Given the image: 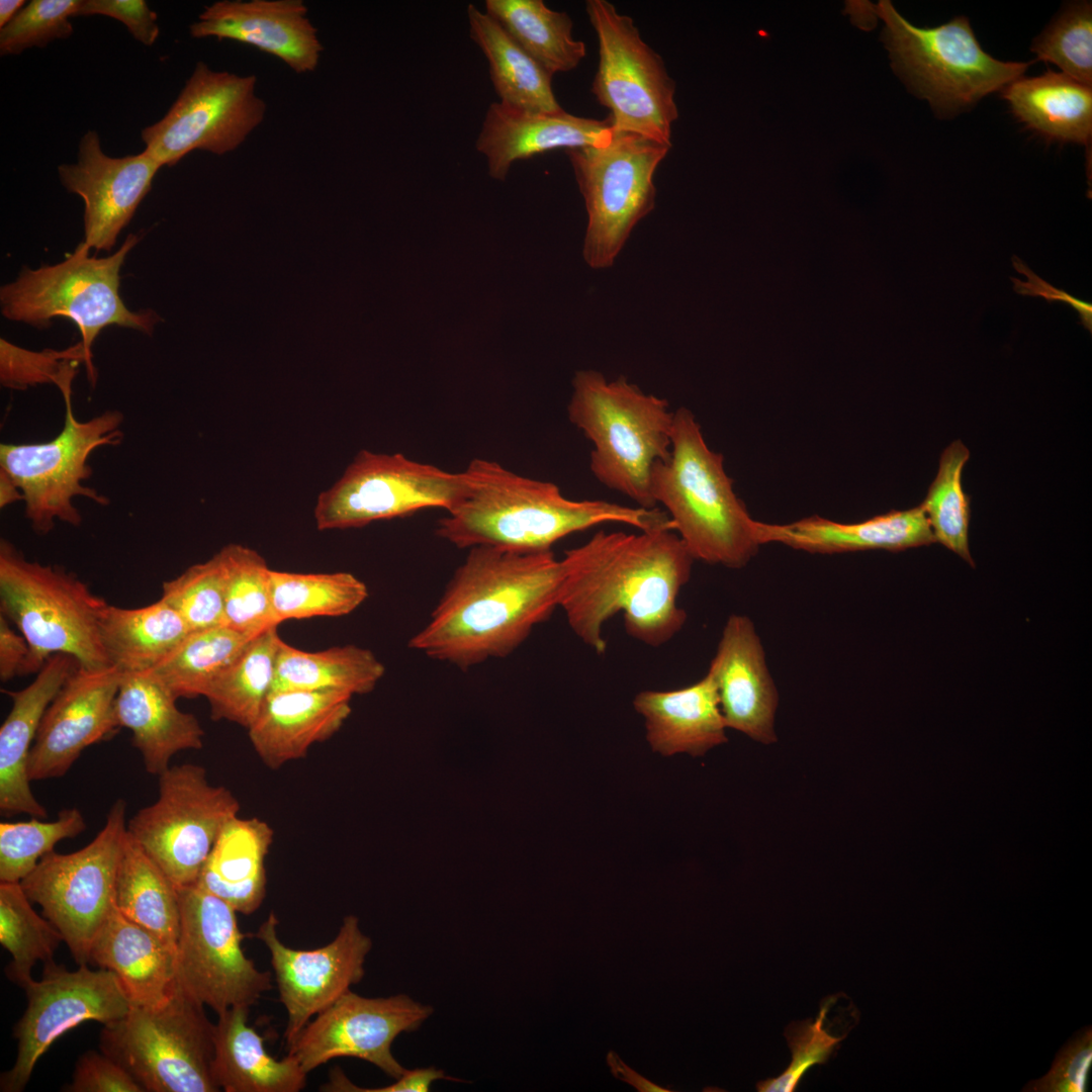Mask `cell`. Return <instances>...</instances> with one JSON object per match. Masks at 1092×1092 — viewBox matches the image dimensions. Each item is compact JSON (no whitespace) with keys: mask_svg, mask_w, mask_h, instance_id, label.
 Instances as JSON below:
<instances>
[{"mask_svg":"<svg viewBox=\"0 0 1092 1092\" xmlns=\"http://www.w3.org/2000/svg\"><path fill=\"white\" fill-rule=\"evenodd\" d=\"M433 1011L405 994L368 998L350 990L304 1026L287 1045L288 1055L306 1074L333 1059L357 1058L398 1079L406 1069L394 1058L392 1042Z\"/></svg>","mask_w":1092,"mask_h":1092,"instance_id":"d6986e66","label":"cell"},{"mask_svg":"<svg viewBox=\"0 0 1092 1092\" xmlns=\"http://www.w3.org/2000/svg\"><path fill=\"white\" fill-rule=\"evenodd\" d=\"M126 802L117 799L103 828L83 848L46 854L20 885L60 931L75 962L90 963L92 944L115 907V887L127 833Z\"/></svg>","mask_w":1092,"mask_h":1092,"instance_id":"8fae6325","label":"cell"},{"mask_svg":"<svg viewBox=\"0 0 1092 1092\" xmlns=\"http://www.w3.org/2000/svg\"><path fill=\"white\" fill-rule=\"evenodd\" d=\"M29 653L25 638L10 625V621L0 614V679L6 682L16 675H21Z\"/></svg>","mask_w":1092,"mask_h":1092,"instance_id":"680465c9","label":"cell"},{"mask_svg":"<svg viewBox=\"0 0 1092 1092\" xmlns=\"http://www.w3.org/2000/svg\"><path fill=\"white\" fill-rule=\"evenodd\" d=\"M25 1L23 0H1L0 1V28L8 24L16 14L24 7Z\"/></svg>","mask_w":1092,"mask_h":1092,"instance_id":"6125c7cd","label":"cell"},{"mask_svg":"<svg viewBox=\"0 0 1092 1092\" xmlns=\"http://www.w3.org/2000/svg\"><path fill=\"white\" fill-rule=\"evenodd\" d=\"M464 472L451 473L403 454L360 451L314 507L321 531L364 527L429 508L447 512L462 498Z\"/></svg>","mask_w":1092,"mask_h":1092,"instance_id":"2e32d148","label":"cell"},{"mask_svg":"<svg viewBox=\"0 0 1092 1092\" xmlns=\"http://www.w3.org/2000/svg\"><path fill=\"white\" fill-rule=\"evenodd\" d=\"M1092 1066L1091 1027L1083 1030L1061 1049L1051 1070L1040 1079L1030 1081L1023 1091L1084 1092Z\"/></svg>","mask_w":1092,"mask_h":1092,"instance_id":"f5cc1de1","label":"cell"},{"mask_svg":"<svg viewBox=\"0 0 1092 1092\" xmlns=\"http://www.w3.org/2000/svg\"><path fill=\"white\" fill-rule=\"evenodd\" d=\"M90 963L111 971L132 1006H154L174 992L176 952L116 908L98 932Z\"/></svg>","mask_w":1092,"mask_h":1092,"instance_id":"4dcf8cb0","label":"cell"},{"mask_svg":"<svg viewBox=\"0 0 1092 1092\" xmlns=\"http://www.w3.org/2000/svg\"><path fill=\"white\" fill-rule=\"evenodd\" d=\"M177 890V984L217 1015L237 1006L250 1008L272 988L271 974L246 957L237 911L196 884Z\"/></svg>","mask_w":1092,"mask_h":1092,"instance_id":"9a60e30c","label":"cell"},{"mask_svg":"<svg viewBox=\"0 0 1092 1092\" xmlns=\"http://www.w3.org/2000/svg\"><path fill=\"white\" fill-rule=\"evenodd\" d=\"M140 240L138 235H128L118 251L105 258L90 257V248L82 242L61 263L34 270L24 267L0 289L2 314L37 329L49 328L56 316L74 322L82 337L88 379L94 385L97 371L91 347L104 328L116 325L152 335L160 321L152 309L126 308L118 292L120 268Z\"/></svg>","mask_w":1092,"mask_h":1092,"instance_id":"52a82bcc","label":"cell"},{"mask_svg":"<svg viewBox=\"0 0 1092 1092\" xmlns=\"http://www.w3.org/2000/svg\"><path fill=\"white\" fill-rule=\"evenodd\" d=\"M31 903L20 883H0V942L11 956L5 973L21 988L32 980L34 964L53 962L64 941L60 931L39 916Z\"/></svg>","mask_w":1092,"mask_h":1092,"instance_id":"7bdbcfd3","label":"cell"},{"mask_svg":"<svg viewBox=\"0 0 1092 1092\" xmlns=\"http://www.w3.org/2000/svg\"><path fill=\"white\" fill-rule=\"evenodd\" d=\"M249 1007L237 1006L218 1014L214 1033L213 1074L225 1092H298L307 1074L287 1054L270 1056L264 1038L248 1024Z\"/></svg>","mask_w":1092,"mask_h":1092,"instance_id":"1f68e13d","label":"cell"},{"mask_svg":"<svg viewBox=\"0 0 1092 1092\" xmlns=\"http://www.w3.org/2000/svg\"><path fill=\"white\" fill-rule=\"evenodd\" d=\"M614 134L609 118L599 120L558 112H532L500 102L489 105L476 139L488 172L505 179L511 165L548 151L603 147Z\"/></svg>","mask_w":1092,"mask_h":1092,"instance_id":"d4e9b609","label":"cell"},{"mask_svg":"<svg viewBox=\"0 0 1092 1092\" xmlns=\"http://www.w3.org/2000/svg\"><path fill=\"white\" fill-rule=\"evenodd\" d=\"M559 606L574 634L598 654L606 621L623 613L626 632L658 647L677 634L687 613L676 604L694 557L670 529L607 532L564 552Z\"/></svg>","mask_w":1092,"mask_h":1092,"instance_id":"6da1fadb","label":"cell"},{"mask_svg":"<svg viewBox=\"0 0 1092 1092\" xmlns=\"http://www.w3.org/2000/svg\"><path fill=\"white\" fill-rule=\"evenodd\" d=\"M214 1033L204 1005L177 984L161 1004L131 1006L123 1018L103 1025L100 1049L145 1092H216Z\"/></svg>","mask_w":1092,"mask_h":1092,"instance_id":"9c48e42d","label":"cell"},{"mask_svg":"<svg viewBox=\"0 0 1092 1092\" xmlns=\"http://www.w3.org/2000/svg\"><path fill=\"white\" fill-rule=\"evenodd\" d=\"M0 353L1 382L15 389L49 382L58 386L68 378L74 379L81 362L87 364L81 342L64 351L31 352L1 339Z\"/></svg>","mask_w":1092,"mask_h":1092,"instance_id":"816d5d0a","label":"cell"},{"mask_svg":"<svg viewBox=\"0 0 1092 1092\" xmlns=\"http://www.w3.org/2000/svg\"><path fill=\"white\" fill-rule=\"evenodd\" d=\"M708 673L715 682L726 727L763 744L776 742L779 693L748 616L728 617Z\"/></svg>","mask_w":1092,"mask_h":1092,"instance_id":"603a6c76","label":"cell"},{"mask_svg":"<svg viewBox=\"0 0 1092 1092\" xmlns=\"http://www.w3.org/2000/svg\"><path fill=\"white\" fill-rule=\"evenodd\" d=\"M385 672L375 654L356 645L304 651L281 641L270 694L292 690H334L350 695L371 691Z\"/></svg>","mask_w":1092,"mask_h":1092,"instance_id":"74e56055","label":"cell"},{"mask_svg":"<svg viewBox=\"0 0 1092 1092\" xmlns=\"http://www.w3.org/2000/svg\"><path fill=\"white\" fill-rule=\"evenodd\" d=\"M607 1063L611 1069L612 1074L617 1079L624 1081L640 1092H669V1089H665L655 1083L650 1082L639 1073L628 1067L618 1056L617 1053L610 1051L607 1055Z\"/></svg>","mask_w":1092,"mask_h":1092,"instance_id":"91938a15","label":"cell"},{"mask_svg":"<svg viewBox=\"0 0 1092 1092\" xmlns=\"http://www.w3.org/2000/svg\"><path fill=\"white\" fill-rule=\"evenodd\" d=\"M162 168L146 151L120 158L107 156L98 133L88 130L78 160L58 167L61 184L84 201V241L90 249L109 251Z\"/></svg>","mask_w":1092,"mask_h":1092,"instance_id":"7402d4cb","label":"cell"},{"mask_svg":"<svg viewBox=\"0 0 1092 1092\" xmlns=\"http://www.w3.org/2000/svg\"><path fill=\"white\" fill-rule=\"evenodd\" d=\"M352 695L334 690H292L270 694L247 729L250 742L271 769L303 758L330 739L350 714Z\"/></svg>","mask_w":1092,"mask_h":1092,"instance_id":"83f0119b","label":"cell"},{"mask_svg":"<svg viewBox=\"0 0 1092 1092\" xmlns=\"http://www.w3.org/2000/svg\"><path fill=\"white\" fill-rule=\"evenodd\" d=\"M453 1080L443 1070L435 1067L406 1070L395 1082L377 1088H361L350 1082L341 1070L333 1071L330 1082L322 1087L326 1091L354 1092H429L431 1085L438 1080Z\"/></svg>","mask_w":1092,"mask_h":1092,"instance_id":"9f6ffc18","label":"cell"},{"mask_svg":"<svg viewBox=\"0 0 1092 1092\" xmlns=\"http://www.w3.org/2000/svg\"><path fill=\"white\" fill-rule=\"evenodd\" d=\"M254 637L225 625L191 631L153 670L177 699L205 697Z\"/></svg>","mask_w":1092,"mask_h":1092,"instance_id":"60d3db41","label":"cell"},{"mask_svg":"<svg viewBox=\"0 0 1092 1092\" xmlns=\"http://www.w3.org/2000/svg\"><path fill=\"white\" fill-rule=\"evenodd\" d=\"M67 1092H145L132 1076L104 1053L84 1054L76 1063Z\"/></svg>","mask_w":1092,"mask_h":1092,"instance_id":"db71d44e","label":"cell"},{"mask_svg":"<svg viewBox=\"0 0 1092 1092\" xmlns=\"http://www.w3.org/2000/svg\"><path fill=\"white\" fill-rule=\"evenodd\" d=\"M81 0H32L0 28L1 56L19 55L31 48H43L73 33L71 18Z\"/></svg>","mask_w":1092,"mask_h":1092,"instance_id":"f907efd6","label":"cell"},{"mask_svg":"<svg viewBox=\"0 0 1092 1092\" xmlns=\"http://www.w3.org/2000/svg\"><path fill=\"white\" fill-rule=\"evenodd\" d=\"M562 577L552 550L471 548L408 645L463 669L505 657L559 606Z\"/></svg>","mask_w":1092,"mask_h":1092,"instance_id":"7a4b0ae2","label":"cell"},{"mask_svg":"<svg viewBox=\"0 0 1092 1092\" xmlns=\"http://www.w3.org/2000/svg\"><path fill=\"white\" fill-rule=\"evenodd\" d=\"M218 552L224 572L223 625L253 637L278 626L271 602V569L265 559L237 543Z\"/></svg>","mask_w":1092,"mask_h":1092,"instance_id":"ee69618b","label":"cell"},{"mask_svg":"<svg viewBox=\"0 0 1092 1092\" xmlns=\"http://www.w3.org/2000/svg\"><path fill=\"white\" fill-rule=\"evenodd\" d=\"M271 627L248 643L234 662L214 680L204 698L213 720H226L249 728L270 695L282 641Z\"/></svg>","mask_w":1092,"mask_h":1092,"instance_id":"ab89813d","label":"cell"},{"mask_svg":"<svg viewBox=\"0 0 1092 1092\" xmlns=\"http://www.w3.org/2000/svg\"><path fill=\"white\" fill-rule=\"evenodd\" d=\"M462 498L438 522L436 534L454 546L515 553L550 551L573 533L604 523L673 530L664 511L604 499L573 500L552 482L514 473L494 461L472 460Z\"/></svg>","mask_w":1092,"mask_h":1092,"instance_id":"3957f363","label":"cell"},{"mask_svg":"<svg viewBox=\"0 0 1092 1092\" xmlns=\"http://www.w3.org/2000/svg\"><path fill=\"white\" fill-rule=\"evenodd\" d=\"M271 602L279 624L291 619L340 617L368 597L366 584L350 572L270 571Z\"/></svg>","mask_w":1092,"mask_h":1092,"instance_id":"b9f144b4","label":"cell"},{"mask_svg":"<svg viewBox=\"0 0 1092 1092\" xmlns=\"http://www.w3.org/2000/svg\"><path fill=\"white\" fill-rule=\"evenodd\" d=\"M23 499L20 489L4 472L0 471V507Z\"/></svg>","mask_w":1092,"mask_h":1092,"instance_id":"94428289","label":"cell"},{"mask_svg":"<svg viewBox=\"0 0 1092 1092\" xmlns=\"http://www.w3.org/2000/svg\"><path fill=\"white\" fill-rule=\"evenodd\" d=\"M651 495L695 560L742 568L768 543L767 524L750 516L723 455L709 448L687 407L674 412L670 453L653 468Z\"/></svg>","mask_w":1092,"mask_h":1092,"instance_id":"277c9868","label":"cell"},{"mask_svg":"<svg viewBox=\"0 0 1092 1092\" xmlns=\"http://www.w3.org/2000/svg\"><path fill=\"white\" fill-rule=\"evenodd\" d=\"M768 543L809 553L837 554L868 550L903 551L935 543L922 506L890 511L858 523H839L819 516L785 525H767Z\"/></svg>","mask_w":1092,"mask_h":1092,"instance_id":"f1b7e54d","label":"cell"},{"mask_svg":"<svg viewBox=\"0 0 1092 1092\" xmlns=\"http://www.w3.org/2000/svg\"><path fill=\"white\" fill-rule=\"evenodd\" d=\"M190 632L162 599L135 609L108 605L100 621L108 660L123 673L154 669Z\"/></svg>","mask_w":1092,"mask_h":1092,"instance_id":"d590c367","label":"cell"},{"mask_svg":"<svg viewBox=\"0 0 1092 1092\" xmlns=\"http://www.w3.org/2000/svg\"><path fill=\"white\" fill-rule=\"evenodd\" d=\"M585 8L599 44L592 93L609 110L613 129L671 147L678 112L675 84L663 60L643 40L633 19L609 1L588 0Z\"/></svg>","mask_w":1092,"mask_h":1092,"instance_id":"4fadbf2b","label":"cell"},{"mask_svg":"<svg viewBox=\"0 0 1092 1092\" xmlns=\"http://www.w3.org/2000/svg\"><path fill=\"white\" fill-rule=\"evenodd\" d=\"M194 38L216 37L254 47L297 74L313 72L324 51L302 0H221L205 6L189 27Z\"/></svg>","mask_w":1092,"mask_h":1092,"instance_id":"cb8c5ba5","label":"cell"},{"mask_svg":"<svg viewBox=\"0 0 1092 1092\" xmlns=\"http://www.w3.org/2000/svg\"><path fill=\"white\" fill-rule=\"evenodd\" d=\"M121 675L113 665L74 669L41 719L28 757L30 781L64 777L87 747L116 733Z\"/></svg>","mask_w":1092,"mask_h":1092,"instance_id":"44dd1931","label":"cell"},{"mask_svg":"<svg viewBox=\"0 0 1092 1092\" xmlns=\"http://www.w3.org/2000/svg\"><path fill=\"white\" fill-rule=\"evenodd\" d=\"M671 147L615 131L606 146L566 150L587 211L583 258L611 267L634 226L655 206L654 173Z\"/></svg>","mask_w":1092,"mask_h":1092,"instance_id":"7c38bea8","label":"cell"},{"mask_svg":"<svg viewBox=\"0 0 1092 1092\" xmlns=\"http://www.w3.org/2000/svg\"><path fill=\"white\" fill-rule=\"evenodd\" d=\"M78 665L71 655L54 654L31 684L20 691H5L12 706L0 727V811L4 816L23 813L48 818L30 789L28 757L46 710Z\"/></svg>","mask_w":1092,"mask_h":1092,"instance_id":"484cf974","label":"cell"},{"mask_svg":"<svg viewBox=\"0 0 1092 1092\" xmlns=\"http://www.w3.org/2000/svg\"><path fill=\"white\" fill-rule=\"evenodd\" d=\"M875 11L885 23L882 36L894 70L940 116L958 114L1002 91L1031 65L988 55L964 16L921 28L903 18L888 0L880 1Z\"/></svg>","mask_w":1092,"mask_h":1092,"instance_id":"ba28073f","label":"cell"},{"mask_svg":"<svg viewBox=\"0 0 1092 1092\" xmlns=\"http://www.w3.org/2000/svg\"><path fill=\"white\" fill-rule=\"evenodd\" d=\"M1013 267L1027 277L1026 282L1011 277L1014 283V291L1022 295L1041 296L1048 301L1061 300L1073 306L1079 312L1081 324L1092 332V305L1073 297L1064 290L1058 289L1038 277L1020 259L1012 257Z\"/></svg>","mask_w":1092,"mask_h":1092,"instance_id":"6f0895ef","label":"cell"},{"mask_svg":"<svg viewBox=\"0 0 1092 1092\" xmlns=\"http://www.w3.org/2000/svg\"><path fill=\"white\" fill-rule=\"evenodd\" d=\"M278 919L271 911L254 936L266 945L287 1022L289 1045L312 1017L335 1003L364 977V964L372 940L355 916H346L328 944L315 949H294L279 938Z\"/></svg>","mask_w":1092,"mask_h":1092,"instance_id":"ffe728a7","label":"cell"},{"mask_svg":"<svg viewBox=\"0 0 1092 1092\" xmlns=\"http://www.w3.org/2000/svg\"><path fill=\"white\" fill-rule=\"evenodd\" d=\"M970 458L961 440L941 453L936 477L921 504L935 542H939L975 566L969 549L970 496L962 486V473Z\"/></svg>","mask_w":1092,"mask_h":1092,"instance_id":"f6af8a7d","label":"cell"},{"mask_svg":"<svg viewBox=\"0 0 1092 1092\" xmlns=\"http://www.w3.org/2000/svg\"><path fill=\"white\" fill-rule=\"evenodd\" d=\"M567 406L570 423L593 443L589 469L606 487L637 507L657 508L651 495L654 466L670 453L674 412L620 376L577 371Z\"/></svg>","mask_w":1092,"mask_h":1092,"instance_id":"5b68a950","label":"cell"},{"mask_svg":"<svg viewBox=\"0 0 1092 1092\" xmlns=\"http://www.w3.org/2000/svg\"><path fill=\"white\" fill-rule=\"evenodd\" d=\"M116 908L176 952L180 930L177 887L127 832L119 861Z\"/></svg>","mask_w":1092,"mask_h":1092,"instance_id":"8d00e7d4","label":"cell"},{"mask_svg":"<svg viewBox=\"0 0 1092 1092\" xmlns=\"http://www.w3.org/2000/svg\"><path fill=\"white\" fill-rule=\"evenodd\" d=\"M467 17L470 37L488 61L490 80L500 103L532 112L562 110L552 89V74L486 12L469 4Z\"/></svg>","mask_w":1092,"mask_h":1092,"instance_id":"e575fe53","label":"cell"},{"mask_svg":"<svg viewBox=\"0 0 1092 1092\" xmlns=\"http://www.w3.org/2000/svg\"><path fill=\"white\" fill-rule=\"evenodd\" d=\"M161 599L182 617L190 631L223 625L224 572L219 552L165 581Z\"/></svg>","mask_w":1092,"mask_h":1092,"instance_id":"c3c4849f","label":"cell"},{"mask_svg":"<svg viewBox=\"0 0 1092 1092\" xmlns=\"http://www.w3.org/2000/svg\"><path fill=\"white\" fill-rule=\"evenodd\" d=\"M633 705L645 719L652 750L661 755L700 756L727 741L717 689L708 672L679 690L640 692Z\"/></svg>","mask_w":1092,"mask_h":1092,"instance_id":"f546056e","label":"cell"},{"mask_svg":"<svg viewBox=\"0 0 1092 1092\" xmlns=\"http://www.w3.org/2000/svg\"><path fill=\"white\" fill-rule=\"evenodd\" d=\"M485 12L552 75L575 69L585 56L584 43L572 36L569 15L542 0H486Z\"/></svg>","mask_w":1092,"mask_h":1092,"instance_id":"f35d334b","label":"cell"},{"mask_svg":"<svg viewBox=\"0 0 1092 1092\" xmlns=\"http://www.w3.org/2000/svg\"><path fill=\"white\" fill-rule=\"evenodd\" d=\"M108 604L76 574L27 560L11 542H0V611L25 638L29 653L21 675L37 673L54 654L79 666H111L100 637Z\"/></svg>","mask_w":1092,"mask_h":1092,"instance_id":"8992f818","label":"cell"},{"mask_svg":"<svg viewBox=\"0 0 1092 1092\" xmlns=\"http://www.w3.org/2000/svg\"><path fill=\"white\" fill-rule=\"evenodd\" d=\"M1030 50L1037 60L1055 64L1063 74L1091 87V2L1079 1L1066 5L1033 40Z\"/></svg>","mask_w":1092,"mask_h":1092,"instance_id":"7dc6e473","label":"cell"},{"mask_svg":"<svg viewBox=\"0 0 1092 1092\" xmlns=\"http://www.w3.org/2000/svg\"><path fill=\"white\" fill-rule=\"evenodd\" d=\"M834 996L826 998L815 1020L793 1022L786 1031L792 1060L789 1067L778 1077L757 1083L759 1092H792L805 1074L816 1065L825 1064L847 1033L832 1034L828 1025V1013Z\"/></svg>","mask_w":1092,"mask_h":1092,"instance_id":"681fc988","label":"cell"},{"mask_svg":"<svg viewBox=\"0 0 1092 1092\" xmlns=\"http://www.w3.org/2000/svg\"><path fill=\"white\" fill-rule=\"evenodd\" d=\"M72 382L60 386L66 416L62 432L44 443L1 444L0 471L20 489L25 504V517L36 534L46 535L56 520L72 526L82 522L73 505L76 496L106 506L109 499L96 489L84 486L92 474L88 464L90 454L102 446H116L123 433V416L107 411L86 422L76 420L72 410Z\"/></svg>","mask_w":1092,"mask_h":1092,"instance_id":"30bf717a","label":"cell"},{"mask_svg":"<svg viewBox=\"0 0 1092 1092\" xmlns=\"http://www.w3.org/2000/svg\"><path fill=\"white\" fill-rule=\"evenodd\" d=\"M88 15H104L122 22L145 46H152L160 33L158 15L144 0H81L76 16Z\"/></svg>","mask_w":1092,"mask_h":1092,"instance_id":"11a10c76","label":"cell"},{"mask_svg":"<svg viewBox=\"0 0 1092 1092\" xmlns=\"http://www.w3.org/2000/svg\"><path fill=\"white\" fill-rule=\"evenodd\" d=\"M177 700L153 669L122 672L115 699L116 719L120 728L131 732L132 745L151 775L160 776L168 769L178 752L203 746L199 720L181 711Z\"/></svg>","mask_w":1092,"mask_h":1092,"instance_id":"4316f807","label":"cell"},{"mask_svg":"<svg viewBox=\"0 0 1092 1092\" xmlns=\"http://www.w3.org/2000/svg\"><path fill=\"white\" fill-rule=\"evenodd\" d=\"M43 966L41 979L23 988L27 1006L13 1029L17 1055L13 1067L1 1075L2 1092L23 1091L40 1057L73 1027L87 1020L113 1023L132 1006L111 971L87 965L68 971L54 961Z\"/></svg>","mask_w":1092,"mask_h":1092,"instance_id":"ac0fdd59","label":"cell"},{"mask_svg":"<svg viewBox=\"0 0 1092 1092\" xmlns=\"http://www.w3.org/2000/svg\"><path fill=\"white\" fill-rule=\"evenodd\" d=\"M273 837V829L267 822L238 815L217 838L196 885L225 901L237 912H255L266 895L265 860Z\"/></svg>","mask_w":1092,"mask_h":1092,"instance_id":"d6a6232c","label":"cell"},{"mask_svg":"<svg viewBox=\"0 0 1092 1092\" xmlns=\"http://www.w3.org/2000/svg\"><path fill=\"white\" fill-rule=\"evenodd\" d=\"M158 778V799L136 812L127 832L177 888L194 885L240 802L198 764L170 765Z\"/></svg>","mask_w":1092,"mask_h":1092,"instance_id":"5bb4252c","label":"cell"},{"mask_svg":"<svg viewBox=\"0 0 1092 1092\" xmlns=\"http://www.w3.org/2000/svg\"><path fill=\"white\" fill-rule=\"evenodd\" d=\"M256 86L255 75L198 62L167 113L142 130L144 151L171 167L196 150L218 156L237 150L265 118L266 103Z\"/></svg>","mask_w":1092,"mask_h":1092,"instance_id":"e0dca14e","label":"cell"},{"mask_svg":"<svg viewBox=\"0 0 1092 1092\" xmlns=\"http://www.w3.org/2000/svg\"><path fill=\"white\" fill-rule=\"evenodd\" d=\"M1015 117L1050 141L1088 146L1092 135V91L1053 71L1019 78L1002 91Z\"/></svg>","mask_w":1092,"mask_h":1092,"instance_id":"836d02e7","label":"cell"},{"mask_svg":"<svg viewBox=\"0 0 1092 1092\" xmlns=\"http://www.w3.org/2000/svg\"><path fill=\"white\" fill-rule=\"evenodd\" d=\"M87 828L77 808L59 811L53 821L32 817L28 821L0 823V882L20 883L58 842L80 835Z\"/></svg>","mask_w":1092,"mask_h":1092,"instance_id":"bcb514c9","label":"cell"}]
</instances>
